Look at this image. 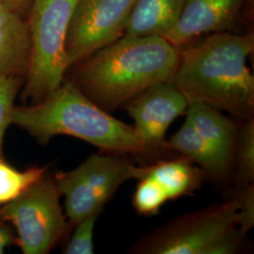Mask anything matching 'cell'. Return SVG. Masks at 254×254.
Listing matches in <instances>:
<instances>
[{
  "label": "cell",
  "instance_id": "cell-1",
  "mask_svg": "<svg viewBox=\"0 0 254 254\" xmlns=\"http://www.w3.org/2000/svg\"><path fill=\"white\" fill-rule=\"evenodd\" d=\"M254 50L253 33L209 34L180 48L170 82L190 104H205L242 121L253 119L254 77L248 61Z\"/></svg>",
  "mask_w": 254,
  "mask_h": 254
},
{
  "label": "cell",
  "instance_id": "cell-2",
  "mask_svg": "<svg viewBox=\"0 0 254 254\" xmlns=\"http://www.w3.org/2000/svg\"><path fill=\"white\" fill-rule=\"evenodd\" d=\"M180 48L161 36L124 35L78 64L73 83L112 112L157 84L169 82Z\"/></svg>",
  "mask_w": 254,
  "mask_h": 254
},
{
  "label": "cell",
  "instance_id": "cell-3",
  "mask_svg": "<svg viewBox=\"0 0 254 254\" xmlns=\"http://www.w3.org/2000/svg\"><path fill=\"white\" fill-rule=\"evenodd\" d=\"M11 125L46 145L60 135L73 136L112 154H146L134 127L114 118L73 82L63 83L43 100L14 107Z\"/></svg>",
  "mask_w": 254,
  "mask_h": 254
},
{
  "label": "cell",
  "instance_id": "cell-4",
  "mask_svg": "<svg viewBox=\"0 0 254 254\" xmlns=\"http://www.w3.org/2000/svg\"><path fill=\"white\" fill-rule=\"evenodd\" d=\"M76 0H33L27 15L31 39L30 64L24 100L35 104L64 83L69 68L66 37Z\"/></svg>",
  "mask_w": 254,
  "mask_h": 254
},
{
  "label": "cell",
  "instance_id": "cell-5",
  "mask_svg": "<svg viewBox=\"0 0 254 254\" xmlns=\"http://www.w3.org/2000/svg\"><path fill=\"white\" fill-rule=\"evenodd\" d=\"M149 168L136 167L120 154H92L77 168L54 177L65 199V216L75 225L92 214H100L119 188L129 180H139Z\"/></svg>",
  "mask_w": 254,
  "mask_h": 254
},
{
  "label": "cell",
  "instance_id": "cell-6",
  "mask_svg": "<svg viewBox=\"0 0 254 254\" xmlns=\"http://www.w3.org/2000/svg\"><path fill=\"white\" fill-rule=\"evenodd\" d=\"M61 196L54 178L46 174L17 199L0 206V220L14 227L23 254H48L66 234L70 222Z\"/></svg>",
  "mask_w": 254,
  "mask_h": 254
},
{
  "label": "cell",
  "instance_id": "cell-7",
  "mask_svg": "<svg viewBox=\"0 0 254 254\" xmlns=\"http://www.w3.org/2000/svg\"><path fill=\"white\" fill-rule=\"evenodd\" d=\"M237 228L236 204L231 197L197 212L183 215L154 229L130 253L142 254H211L223 237Z\"/></svg>",
  "mask_w": 254,
  "mask_h": 254
},
{
  "label": "cell",
  "instance_id": "cell-8",
  "mask_svg": "<svg viewBox=\"0 0 254 254\" xmlns=\"http://www.w3.org/2000/svg\"><path fill=\"white\" fill-rule=\"evenodd\" d=\"M136 0H76L66 37L69 67L125 35Z\"/></svg>",
  "mask_w": 254,
  "mask_h": 254
},
{
  "label": "cell",
  "instance_id": "cell-9",
  "mask_svg": "<svg viewBox=\"0 0 254 254\" xmlns=\"http://www.w3.org/2000/svg\"><path fill=\"white\" fill-rule=\"evenodd\" d=\"M189 105L183 93L169 81L146 90L123 107L135 123L133 127L144 144L146 154H156L167 151V130L186 114Z\"/></svg>",
  "mask_w": 254,
  "mask_h": 254
},
{
  "label": "cell",
  "instance_id": "cell-10",
  "mask_svg": "<svg viewBox=\"0 0 254 254\" xmlns=\"http://www.w3.org/2000/svg\"><path fill=\"white\" fill-rule=\"evenodd\" d=\"M246 2L247 0H186L178 23L164 38L180 48L197 38L229 31Z\"/></svg>",
  "mask_w": 254,
  "mask_h": 254
},
{
  "label": "cell",
  "instance_id": "cell-11",
  "mask_svg": "<svg viewBox=\"0 0 254 254\" xmlns=\"http://www.w3.org/2000/svg\"><path fill=\"white\" fill-rule=\"evenodd\" d=\"M31 57L27 20L0 0V76L26 79Z\"/></svg>",
  "mask_w": 254,
  "mask_h": 254
},
{
  "label": "cell",
  "instance_id": "cell-12",
  "mask_svg": "<svg viewBox=\"0 0 254 254\" xmlns=\"http://www.w3.org/2000/svg\"><path fill=\"white\" fill-rule=\"evenodd\" d=\"M165 148L175 151L193 164H197L205 176L215 181H223L233 172L226 162L186 118L180 129L166 140Z\"/></svg>",
  "mask_w": 254,
  "mask_h": 254
},
{
  "label": "cell",
  "instance_id": "cell-13",
  "mask_svg": "<svg viewBox=\"0 0 254 254\" xmlns=\"http://www.w3.org/2000/svg\"><path fill=\"white\" fill-rule=\"evenodd\" d=\"M186 0H136L125 35L165 37L181 17Z\"/></svg>",
  "mask_w": 254,
  "mask_h": 254
},
{
  "label": "cell",
  "instance_id": "cell-14",
  "mask_svg": "<svg viewBox=\"0 0 254 254\" xmlns=\"http://www.w3.org/2000/svg\"><path fill=\"white\" fill-rule=\"evenodd\" d=\"M186 115L209 144L233 167V155L239 127L236 121L223 115L220 110L201 103H190Z\"/></svg>",
  "mask_w": 254,
  "mask_h": 254
},
{
  "label": "cell",
  "instance_id": "cell-15",
  "mask_svg": "<svg viewBox=\"0 0 254 254\" xmlns=\"http://www.w3.org/2000/svg\"><path fill=\"white\" fill-rule=\"evenodd\" d=\"M148 168L147 175L157 182L168 200H176L193 194L200 189L206 177L201 169L185 157L158 161Z\"/></svg>",
  "mask_w": 254,
  "mask_h": 254
},
{
  "label": "cell",
  "instance_id": "cell-16",
  "mask_svg": "<svg viewBox=\"0 0 254 254\" xmlns=\"http://www.w3.org/2000/svg\"><path fill=\"white\" fill-rule=\"evenodd\" d=\"M46 167H31L19 171L0 158V206L17 199L46 174Z\"/></svg>",
  "mask_w": 254,
  "mask_h": 254
},
{
  "label": "cell",
  "instance_id": "cell-17",
  "mask_svg": "<svg viewBox=\"0 0 254 254\" xmlns=\"http://www.w3.org/2000/svg\"><path fill=\"white\" fill-rule=\"evenodd\" d=\"M233 169H235V180L237 188L254 183V119L243 121V124L238 127L233 155Z\"/></svg>",
  "mask_w": 254,
  "mask_h": 254
},
{
  "label": "cell",
  "instance_id": "cell-18",
  "mask_svg": "<svg viewBox=\"0 0 254 254\" xmlns=\"http://www.w3.org/2000/svg\"><path fill=\"white\" fill-rule=\"evenodd\" d=\"M167 200L168 197L162 188L146 174L138 180L132 203L138 214L153 216L159 213Z\"/></svg>",
  "mask_w": 254,
  "mask_h": 254
},
{
  "label": "cell",
  "instance_id": "cell-19",
  "mask_svg": "<svg viewBox=\"0 0 254 254\" xmlns=\"http://www.w3.org/2000/svg\"><path fill=\"white\" fill-rule=\"evenodd\" d=\"M24 83L19 77L0 76V158H3V142L7 128L11 125L14 101Z\"/></svg>",
  "mask_w": 254,
  "mask_h": 254
},
{
  "label": "cell",
  "instance_id": "cell-20",
  "mask_svg": "<svg viewBox=\"0 0 254 254\" xmlns=\"http://www.w3.org/2000/svg\"><path fill=\"white\" fill-rule=\"evenodd\" d=\"M99 214L91 216L77 222L73 234L64 250L66 254H92L94 253L93 232Z\"/></svg>",
  "mask_w": 254,
  "mask_h": 254
},
{
  "label": "cell",
  "instance_id": "cell-21",
  "mask_svg": "<svg viewBox=\"0 0 254 254\" xmlns=\"http://www.w3.org/2000/svg\"><path fill=\"white\" fill-rule=\"evenodd\" d=\"M232 198L236 201L237 227L245 237L254 225V183L238 187Z\"/></svg>",
  "mask_w": 254,
  "mask_h": 254
},
{
  "label": "cell",
  "instance_id": "cell-22",
  "mask_svg": "<svg viewBox=\"0 0 254 254\" xmlns=\"http://www.w3.org/2000/svg\"><path fill=\"white\" fill-rule=\"evenodd\" d=\"M16 243V236L12 226L3 220H0V254L9 248V246Z\"/></svg>",
  "mask_w": 254,
  "mask_h": 254
},
{
  "label": "cell",
  "instance_id": "cell-23",
  "mask_svg": "<svg viewBox=\"0 0 254 254\" xmlns=\"http://www.w3.org/2000/svg\"><path fill=\"white\" fill-rule=\"evenodd\" d=\"M2 1L8 4L12 9L17 10L26 18H27L29 9L33 2V0H2Z\"/></svg>",
  "mask_w": 254,
  "mask_h": 254
}]
</instances>
